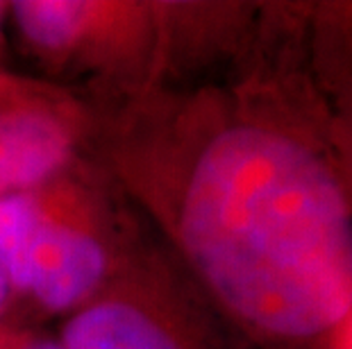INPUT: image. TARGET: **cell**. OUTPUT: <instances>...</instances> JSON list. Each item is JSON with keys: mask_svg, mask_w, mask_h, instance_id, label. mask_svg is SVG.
<instances>
[{"mask_svg": "<svg viewBox=\"0 0 352 349\" xmlns=\"http://www.w3.org/2000/svg\"><path fill=\"white\" fill-rule=\"evenodd\" d=\"M94 111L89 159L254 347H300L350 315L346 195L271 95L191 84Z\"/></svg>", "mask_w": 352, "mask_h": 349, "instance_id": "cell-1", "label": "cell"}, {"mask_svg": "<svg viewBox=\"0 0 352 349\" xmlns=\"http://www.w3.org/2000/svg\"><path fill=\"white\" fill-rule=\"evenodd\" d=\"M148 232L89 157L39 189L0 200V263L14 304L64 320L107 288Z\"/></svg>", "mask_w": 352, "mask_h": 349, "instance_id": "cell-2", "label": "cell"}, {"mask_svg": "<svg viewBox=\"0 0 352 349\" xmlns=\"http://www.w3.org/2000/svg\"><path fill=\"white\" fill-rule=\"evenodd\" d=\"M7 27L39 77L94 109L123 105L162 82L164 10L155 0H14Z\"/></svg>", "mask_w": 352, "mask_h": 349, "instance_id": "cell-3", "label": "cell"}, {"mask_svg": "<svg viewBox=\"0 0 352 349\" xmlns=\"http://www.w3.org/2000/svg\"><path fill=\"white\" fill-rule=\"evenodd\" d=\"M64 349H257L153 229L107 288L59 320Z\"/></svg>", "mask_w": 352, "mask_h": 349, "instance_id": "cell-4", "label": "cell"}, {"mask_svg": "<svg viewBox=\"0 0 352 349\" xmlns=\"http://www.w3.org/2000/svg\"><path fill=\"white\" fill-rule=\"evenodd\" d=\"M96 111L64 86L0 69V200L34 191L89 154Z\"/></svg>", "mask_w": 352, "mask_h": 349, "instance_id": "cell-5", "label": "cell"}, {"mask_svg": "<svg viewBox=\"0 0 352 349\" xmlns=\"http://www.w3.org/2000/svg\"><path fill=\"white\" fill-rule=\"evenodd\" d=\"M0 349H64L57 333L39 331L34 326L5 322L0 324Z\"/></svg>", "mask_w": 352, "mask_h": 349, "instance_id": "cell-6", "label": "cell"}, {"mask_svg": "<svg viewBox=\"0 0 352 349\" xmlns=\"http://www.w3.org/2000/svg\"><path fill=\"white\" fill-rule=\"evenodd\" d=\"M14 309H16V304H14V295H12V288H10V281H7L3 263H0V324L12 322L10 315H12Z\"/></svg>", "mask_w": 352, "mask_h": 349, "instance_id": "cell-7", "label": "cell"}, {"mask_svg": "<svg viewBox=\"0 0 352 349\" xmlns=\"http://www.w3.org/2000/svg\"><path fill=\"white\" fill-rule=\"evenodd\" d=\"M7 10H10V3L0 0V50H3V41H5V29H7ZM3 69V66H0Z\"/></svg>", "mask_w": 352, "mask_h": 349, "instance_id": "cell-8", "label": "cell"}, {"mask_svg": "<svg viewBox=\"0 0 352 349\" xmlns=\"http://www.w3.org/2000/svg\"><path fill=\"white\" fill-rule=\"evenodd\" d=\"M336 349H352V320L346 324V329L341 331V338L336 343Z\"/></svg>", "mask_w": 352, "mask_h": 349, "instance_id": "cell-9", "label": "cell"}]
</instances>
